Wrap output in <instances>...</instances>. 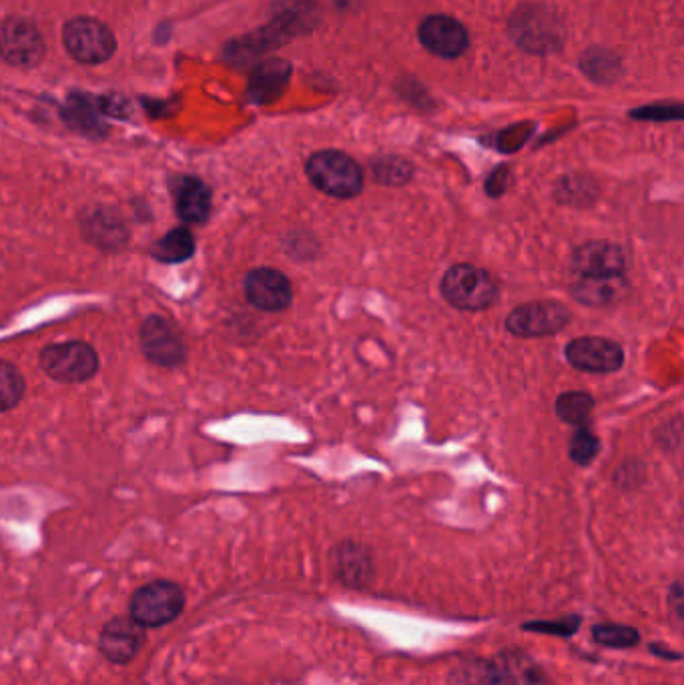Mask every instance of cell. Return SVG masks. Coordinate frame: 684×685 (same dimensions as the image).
Listing matches in <instances>:
<instances>
[{"label":"cell","instance_id":"obj_1","mask_svg":"<svg viewBox=\"0 0 684 685\" xmlns=\"http://www.w3.org/2000/svg\"><path fill=\"white\" fill-rule=\"evenodd\" d=\"M305 172L315 189L336 199H354L363 191V171L341 150H319L307 160Z\"/></svg>","mask_w":684,"mask_h":685},{"label":"cell","instance_id":"obj_2","mask_svg":"<svg viewBox=\"0 0 684 685\" xmlns=\"http://www.w3.org/2000/svg\"><path fill=\"white\" fill-rule=\"evenodd\" d=\"M441 295L460 311H484L498 299V283L486 269L460 263L441 277Z\"/></svg>","mask_w":684,"mask_h":685},{"label":"cell","instance_id":"obj_3","mask_svg":"<svg viewBox=\"0 0 684 685\" xmlns=\"http://www.w3.org/2000/svg\"><path fill=\"white\" fill-rule=\"evenodd\" d=\"M38 366L53 381L77 385L91 381L97 375L101 361L93 345L85 341H65L45 347L38 355Z\"/></svg>","mask_w":684,"mask_h":685},{"label":"cell","instance_id":"obj_4","mask_svg":"<svg viewBox=\"0 0 684 685\" xmlns=\"http://www.w3.org/2000/svg\"><path fill=\"white\" fill-rule=\"evenodd\" d=\"M186 592L167 580L147 583L131 595L128 614L145 629L162 628L183 614Z\"/></svg>","mask_w":684,"mask_h":685},{"label":"cell","instance_id":"obj_5","mask_svg":"<svg viewBox=\"0 0 684 685\" xmlns=\"http://www.w3.org/2000/svg\"><path fill=\"white\" fill-rule=\"evenodd\" d=\"M141 351L152 361L153 366L165 369H177L187 359V347L175 323L161 317L149 315L143 321L139 332Z\"/></svg>","mask_w":684,"mask_h":685},{"label":"cell","instance_id":"obj_6","mask_svg":"<svg viewBox=\"0 0 684 685\" xmlns=\"http://www.w3.org/2000/svg\"><path fill=\"white\" fill-rule=\"evenodd\" d=\"M570 323V311L558 301H530L512 311L506 329L516 337H548L562 332Z\"/></svg>","mask_w":684,"mask_h":685},{"label":"cell","instance_id":"obj_7","mask_svg":"<svg viewBox=\"0 0 684 685\" xmlns=\"http://www.w3.org/2000/svg\"><path fill=\"white\" fill-rule=\"evenodd\" d=\"M65 46L75 60L85 65H99L113 57L116 41L105 24L79 16L65 26Z\"/></svg>","mask_w":684,"mask_h":685},{"label":"cell","instance_id":"obj_8","mask_svg":"<svg viewBox=\"0 0 684 685\" xmlns=\"http://www.w3.org/2000/svg\"><path fill=\"white\" fill-rule=\"evenodd\" d=\"M0 57L16 67H35L45 57V41L35 24L9 19L0 24Z\"/></svg>","mask_w":684,"mask_h":685},{"label":"cell","instance_id":"obj_9","mask_svg":"<svg viewBox=\"0 0 684 685\" xmlns=\"http://www.w3.org/2000/svg\"><path fill=\"white\" fill-rule=\"evenodd\" d=\"M570 366L586 373H615L625 363V351L618 343L604 337H579L567 345Z\"/></svg>","mask_w":684,"mask_h":685},{"label":"cell","instance_id":"obj_10","mask_svg":"<svg viewBox=\"0 0 684 685\" xmlns=\"http://www.w3.org/2000/svg\"><path fill=\"white\" fill-rule=\"evenodd\" d=\"M244 289L247 301L267 313L285 311L293 301L290 279L271 267H259L249 271L245 277Z\"/></svg>","mask_w":684,"mask_h":685},{"label":"cell","instance_id":"obj_11","mask_svg":"<svg viewBox=\"0 0 684 685\" xmlns=\"http://www.w3.org/2000/svg\"><path fill=\"white\" fill-rule=\"evenodd\" d=\"M572 271L576 277H623L627 271V255L620 245L608 240H591L572 252Z\"/></svg>","mask_w":684,"mask_h":685},{"label":"cell","instance_id":"obj_12","mask_svg":"<svg viewBox=\"0 0 684 685\" xmlns=\"http://www.w3.org/2000/svg\"><path fill=\"white\" fill-rule=\"evenodd\" d=\"M143 645L145 628L131 616L109 619L99 636V651L105 655L106 662L116 665L133 662Z\"/></svg>","mask_w":684,"mask_h":685},{"label":"cell","instance_id":"obj_13","mask_svg":"<svg viewBox=\"0 0 684 685\" xmlns=\"http://www.w3.org/2000/svg\"><path fill=\"white\" fill-rule=\"evenodd\" d=\"M419 41L431 55L441 58L460 57L470 45L464 26L446 14L428 16L419 26Z\"/></svg>","mask_w":684,"mask_h":685},{"label":"cell","instance_id":"obj_14","mask_svg":"<svg viewBox=\"0 0 684 685\" xmlns=\"http://www.w3.org/2000/svg\"><path fill=\"white\" fill-rule=\"evenodd\" d=\"M175 213L187 225H203L211 215V189L199 177L179 175L171 181Z\"/></svg>","mask_w":684,"mask_h":685},{"label":"cell","instance_id":"obj_15","mask_svg":"<svg viewBox=\"0 0 684 685\" xmlns=\"http://www.w3.org/2000/svg\"><path fill=\"white\" fill-rule=\"evenodd\" d=\"M490 685H548L546 675L523 651H504L487 670Z\"/></svg>","mask_w":684,"mask_h":685},{"label":"cell","instance_id":"obj_16","mask_svg":"<svg viewBox=\"0 0 684 685\" xmlns=\"http://www.w3.org/2000/svg\"><path fill=\"white\" fill-rule=\"evenodd\" d=\"M570 289H572V295L579 299L580 303L592 305V307H603V305H610L613 301H618L625 295L627 281H625V274L623 277H598V279L579 277V281Z\"/></svg>","mask_w":684,"mask_h":685},{"label":"cell","instance_id":"obj_17","mask_svg":"<svg viewBox=\"0 0 684 685\" xmlns=\"http://www.w3.org/2000/svg\"><path fill=\"white\" fill-rule=\"evenodd\" d=\"M149 252L159 263H183L195 252V237L187 227H175L165 237L155 240Z\"/></svg>","mask_w":684,"mask_h":685},{"label":"cell","instance_id":"obj_18","mask_svg":"<svg viewBox=\"0 0 684 685\" xmlns=\"http://www.w3.org/2000/svg\"><path fill=\"white\" fill-rule=\"evenodd\" d=\"M554 412H557L560 422L569 423L574 427H584L591 422L592 412H594V400L586 391H569L562 393L554 403Z\"/></svg>","mask_w":684,"mask_h":685},{"label":"cell","instance_id":"obj_19","mask_svg":"<svg viewBox=\"0 0 684 685\" xmlns=\"http://www.w3.org/2000/svg\"><path fill=\"white\" fill-rule=\"evenodd\" d=\"M285 77H288V67L281 60H271L267 65H261L251 79V97L259 103H266L279 91Z\"/></svg>","mask_w":684,"mask_h":685},{"label":"cell","instance_id":"obj_20","mask_svg":"<svg viewBox=\"0 0 684 685\" xmlns=\"http://www.w3.org/2000/svg\"><path fill=\"white\" fill-rule=\"evenodd\" d=\"M26 383L16 367L0 359V413L11 412L24 397Z\"/></svg>","mask_w":684,"mask_h":685},{"label":"cell","instance_id":"obj_21","mask_svg":"<svg viewBox=\"0 0 684 685\" xmlns=\"http://www.w3.org/2000/svg\"><path fill=\"white\" fill-rule=\"evenodd\" d=\"M87 233L93 237L97 245H119L127 239V231L116 221L103 213H94L87 221Z\"/></svg>","mask_w":684,"mask_h":685},{"label":"cell","instance_id":"obj_22","mask_svg":"<svg viewBox=\"0 0 684 685\" xmlns=\"http://www.w3.org/2000/svg\"><path fill=\"white\" fill-rule=\"evenodd\" d=\"M371 171L375 181L382 184H406L414 175L412 165L402 157H382V159L373 160Z\"/></svg>","mask_w":684,"mask_h":685},{"label":"cell","instance_id":"obj_23","mask_svg":"<svg viewBox=\"0 0 684 685\" xmlns=\"http://www.w3.org/2000/svg\"><path fill=\"white\" fill-rule=\"evenodd\" d=\"M594 640L606 648H615V650H627L635 648L638 643V631L628 626H618V624H601L592 629Z\"/></svg>","mask_w":684,"mask_h":685},{"label":"cell","instance_id":"obj_24","mask_svg":"<svg viewBox=\"0 0 684 685\" xmlns=\"http://www.w3.org/2000/svg\"><path fill=\"white\" fill-rule=\"evenodd\" d=\"M598 451H601L598 437L592 434L586 425L576 427V431L570 437V459L574 463H579V465H591L592 461L598 456Z\"/></svg>","mask_w":684,"mask_h":685},{"label":"cell","instance_id":"obj_25","mask_svg":"<svg viewBox=\"0 0 684 685\" xmlns=\"http://www.w3.org/2000/svg\"><path fill=\"white\" fill-rule=\"evenodd\" d=\"M530 631H545V633H560V636H570L579 629V619H569V621H536L526 626Z\"/></svg>","mask_w":684,"mask_h":685}]
</instances>
